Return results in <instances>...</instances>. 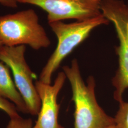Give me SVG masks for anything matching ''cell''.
Instances as JSON below:
<instances>
[{"label":"cell","mask_w":128,"mask_h":128,"mask_svg":"<svg viewBox=\"0 0 128 128\" xmlns=\"http://www.w3.org/2000/svg\"><path fill=\"white\" fill-rule=\"evenodd\" d=\"M18 0H0V4L6 7L16 8L18 6Z\"/></svg>","instance_id":"cell-12"},{"label":"cell","mask_w":128,"mask_h":128,"mask_svg":"<svg viewBox=\"0 0 128 128\" xmlns=\"http://www.w3.org/2000/svg\"><path fill=\"white\" fill-rule=\"evenodd\" d=\"M63 70L72 92L74 128H105L115 124L114 118L107 114L97 101L94 78L90 76L84 82L78 60H73L71 66H64Z\"/></svg>","instance_id":"cell-1"},{"label":"cell","mask_w":128,"mask_h":128,"mask_svg":"<svg viewBox=\"0 0 128 128\" xmlns=\"http://www.w3.org/2000/svg\"><path fill=\"white\" fill-rule=\"evenodd\" d=\"M9 69L0 61V96L11 101L19 112L28 114L27 107L11 78Z\"/></svg>","instance_id":"cell-8"},{"label":"cell","mask_w":128,"mask_h":128,"mask_svg":"<svg viewBox=\"0 0 128 128\" xmlns=\"http://www.w3.org/2000/svg\"><path fill=\"white\" fill-rule=\"evenodd\" d=\"M66 79L65 74L61 72L58 74L52 85L40 80L35 82L41 106L33 128H65L58 122L60 105L58 103L57 99Z\"/></svg>","instance_id":"cell-7"},{"label":"cell","mask_w":128,"mask_h":128,"mask_svg":"<svg viewBox=\"0 0 128 128\" xmlns=\"http://www.w3.org/2000/svg\"><path fill=\"white\" fill-rule=\"evenodd\" d=\"M109 20L102 15L94 18L66 24L61 21L49 23L58 39V44L40 76V81L51 84L53 74L63 60L79 44L85 40L92 31L98 26L108 24Z\"/></svg>","instance_id":"cell-2"},{"label":"cell","mask_w":128,"mask_h":128,"mask_svg":"<svg viewBox=\"0 0 128 128\" xmlns=\"http://www.w3.org/2000/svg\"><path fill=\"white\" fill-rule=\"evenodd\" d=\"M0 40L4 46L28 45L35 50L48 48L51 43L32 9L0 16Z\"/></svg>","instance_id":"cell-3"},{"label":"cell","mask_w":128,"mask_h":128,"mask_svg":"<svg viewBox=\"0 0 128 128\" xmlns=\"http://www.w3.org/2000/svg\"><path fill=\"white\" fill-rule=\"evenodd\" d=\"M101 10L105 18L114 24L119 40L115 50L118 68L112 81L114 99L119 103L124 100V93L128 89V4L122 0H101Z\"/></svg>","instance_id":"cell-4"},{"label":"cell","mask_w":128,"mask_h":128,"mask_svg":"<svg viewBox=\"0 0 128 128\" xmlns=\"http://www.w3.org/2000/svg\"><path fill=\"white\" fill-rule=\"evenodd\" d=\"M34 5L48 14V23L68 19L84 20L101 16V0H18Z\"/></svg>","instance_id":"cell-6"},{"label":"cell","mask_w":128,"mask_h":128,"mask_svg":"<svg viewBox=\"0 0 128 128\" xmlns=\"http://www.w3.org/2000/svg\"><path fill=\"white\" fill-rule=\"evenodd\" d=\"M0 110H2L8 115L10 118L17 116L18 110L16 106L12 102H10L7 99L0 96Z\"/></svg>","instance_id":"cell-11"},{"label":"cell","mask_w":128,"mask_h":128,"mask_svg":"<svg viewBox=\"0 0 128 128\" xmlns=\"http://www.w3.org/2000/svg\"><path fill=\"white\" fill-rule=\"evenodd\" d=\"M26 46L24 45L0 48V61L10 69L14 82L27 107L28 114L38 115L41 102L35 84L33 83L35 74L25 58Z\"/></svg>","instance_id":"cell-5"},{"label":"cell","mask_w":128,"mask_h":128,"mask_svg":"<svg viewBox=\"0 0 128 128\" xmlns=\"http://www.w3.org/2000/svg\"><path fill=\"white\" fill-rule=\"evenodd\" d=\"M114 119L118 128H128V100L119 102V109Z\"/></svg>","instance_id":"cell-9"},{"label":"cell","mask_w":128,"mask_h":128,"mask_svg":"<svg viewBox=\"0 0 128 128\" xmlns=\"http://www.w3.org/2000/svg\"><path fill=\"white\" fill-rule=\"evenodd\" d=\"M6 128H33L32 119H24L20 115L10 118Z\"/></svg>","instance_id":"cell-10"},{"label":"cell","mask_w":128,"mask_h":128,"mask_svg":"<svg viewBox=\"0 0 128 128\" xmlns=\"http://www.w3.org/2000/svg\"><path fill=\"white\" fill-rule=\"evenodd\" d=\"M119 128L117 126V125L115 124H114V125H110V126H108V127H106V128Z\"/></svg>","instance_id":"cell-13"},{"label":"cell","mask_w":128,"mask_h":128,"mask_svg":"<svg viewBox=\"0 0 128 128\" xmlns=\"http://www.w3.org/2000/svg\"><path fill=\"white\" fill-rule=\"evenodd\" d=\"M4 46V45H3L2 43V42L0 40V48L1 47H2V46Z\"/></svg>","instance_id":"cell-14"}]
</instances>
